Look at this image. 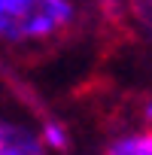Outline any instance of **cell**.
Listing matches in <instances>:
<instances>
[{
  "instance_id": "obj_1",
  "label": "cell",
  "mask_w": 152,
  "mask_h": 155,
  "mask_svg": "<svg viewBox=\"0 0 152 155\" xmlns=\"http://www.w3.org/2000/svg\"><path fill=\"white\" fill-rule=\"evenodd\" d=\"M70 0H0V43L34 46L70 34Z\"/></svg>"
},
{
  "instance_id": "obj_2",
  "label": "cell",
  "mask_w": 152,
  "mask_h": 155,
  "mask_svg": "<svg viewBox=\"0 0 152 155\" xmlns=\"http://www.w3.org/2000/svg\"><path fill=\"white\" fill-rule=\"evenodd\" d=\"M0 155H46V149L31 128L0 119Z\"/></svg>"
},
{
  "instance_id": "obj_3",
  "label": "cell",
  "mask_w": 152,
  "mask_h": 155,
  "mask_svg": "<svg viewBox=\"0 0 152 155\" xmlns=\"http://www.w3.org/2000/svg\"><path fill=\"white\" fill-rule=\"evenodd\" d=\"M104 155H152V128L113 140L104 149Z\"/></svg>"
},
{
  "instance_id": "obj_4",
  "label": "cell",
  "mask_w": 152,
  "mask_h": 155,
  "mask_svg": "<svg viewBox=\"0 0 152 155\" xmlns=\"http://www.w3.org/2000/svg\"><path fill=\"white\" fill-rule=\"evenodd\" d=\"M94 6H97V12H101V18H104V28L113 34V37H119V40H125L131 31H128V12H125V6H122V0H94Z\"/></svg>"
},
{
  "instance_id": "obj_5",
  "label": "cell",
  "mask_w": 152,
  "mask_h": 155,
  "mask_svg": "<svg viewBox=\"0 0 152 155\" xmlns=\"http://www.w3.org/2000/svg\"><path fill=\"white\" fill-rule=\"evenodd\" d=\"M46 143L55 146V149H67V134H64V125L61 122H46Z\"/></svg>"
},
{
  "instance_id": "obj_6",
  "label": "cell",
  "mask_w": 152,
  "mask_h": 155,
  "mask_svg": "<svg viewBox=\"0 0 152 155\" xmlns=\"http://www.w3.org/2000/svg\"><path fill=\"white\" fill-rule=\"evenodd\" d=\"M146 3H149V6H152V0H146Z\"/></svg>"
}]
</instances>
